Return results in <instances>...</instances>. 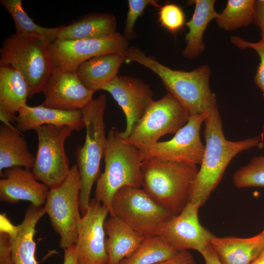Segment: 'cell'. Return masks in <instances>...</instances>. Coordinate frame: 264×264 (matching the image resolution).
<instances>
[{
    "instance_id": "obj_33",
    "label": "cell",
    "mask_w": 264,
    "mask_h": 264,
    "mask_svg": "<svg viewBox=\"0 0 264 264\" xmlns=\"http://www.w3.org/2000/svg\"><path fill=\"white\" fill-rule=\"evenodd\" d=\"M230 42L240 49L251 48L259 56L260 62L254 77V81L263 92L264 96V40H261L257 42L253 43L247 42L238 36H231ZM263 129L264 131V125Z\"/></svg>"
},
{
    "instance_id": "obj_29",
    "label": "cell",
    "mask_w": 264,
    "mask_h": 264,
    "mask_svg": "<svg viewBox=\"0 0 264 264\" xmlns=\"http://www.w3.org/2000/svg\"><path fill=\"white\" fill-rule=\"evenodd\" d=\"M255 0H228L216 19L219 27L232 31L248 26L254 22Z\"/></svg>"
},
{
    "instance_id": "obj_32",
    "label": "cell",
    "mask_w": 264,
    "mask_h": 264,
    "mask_svg": "<svg viewBox=\"0 0 264 264\" xmlns=\"http://www.w3.org/2000/svg\"><path fill=\"white\" fill-rule=\"evenodd\" d=\"M129 9L127 14L123 36L128 41L135 38L134 32L135 23L148 5L160 8L161 5L154 0H129Z\"/></svg>"
},
{
    "instance_id": "obj_40",
    "label": "cell",
    "mask_w": 264,
    "mask_h": 264,
    "mask_svg": "<svg viewBox=\"0 0 264 264\" xmlns=\"http://www.w3.org/2000/svg\"><path fill=\"white\" fill-rule=\"evenodd\" d=\"M261 233L264 234V229L261 232Z\"/></svg>"
},
{
    "instance_id": "obj_21",
    "label": "cell",
    "mask_w": 264,
    "mask_h": 264,
    "mask_svg": "<svg viewBox=\"0 0 264 264\" xmlns=\"http://www.w3.org/2000/svg\"><path fill=\"white\" fill-rule=\"evenodd\" d=\"M210 244L222 264H250L264 250V234L248 238L215 237Z\"/></svg>"
},
{
    "instance_id": "obj_28",
    "label": "cell",
    "mask_w": 264,
    "mask_h": 264,
    "mask_svg": "<svg viewBox=\"0 0 264 264\" xmlns=\"http://www.w3.org/2000/svg\"><path fill=\"white\" fill-rule=\"evenodd\" d=\"M179 252L159 236L146 238L140 246L119 264H157L169 260Z\"/></svg>"
},
{
    "instance_id": "obj_39",
    "label": "cell",
    "mask_w": 264,
    "mask_h": 264,
    "mask_svg": "<svg viewBox=\"0 0 264 264\" xmlns=\"http://www.w3.org/2000/svg\"><path fill=\"white\" fill-rule=\"evenodd\" d=\"M250 264H264V250Z\"/></svg>"
},
{
    "instance_id": "obj_19",
    "label": "cell",
    "mask_w": 264,
    "mask_h": 264,
    "mask_svg": "<svg viewBox=\"0 0 264 264\" xmlns=\"http://www.w3.org/2000/svg\"><path fill=\"white\" fill-rule=\"evenodd\" d=\"M29 93L27 84L16 69L0 66V119L2 123L15 122L16 113L27 105Z\"/></svg>"
},
{
    "instance_id": "obj_30",
    "label": "cell",
    "mask_w": 264,
    "mask_h": 264,
    "mask_svg": "<svg viewBox=\"0 0 264 264\" xmlns=\"http://www.w3.org/2000/svg\"><path fill=\"white\" fill-rule=\"evenodd\" d=\"M233 179L238 188L264 187V155L252 157L234 173Z\"/></svg>"
},
{
    "instance_id": "obj_5",
    "label": "cell",
    "mask_w": 264,
    "mask_h": 264,
    "mask_svg": "<svg viewBox=\"0 0 264 264\" xmlns=\"http://www.w3.org/2000/svg\"><path fill=\"white\" fill-rule=\"evenodd\" d=\"M106 95L101 94L81 110L86 135L84 144L77 148L75 154L81 184L79 204L82 216L89 205L91 189L99 177L101 160L106 147Z\"/></svg>"
},
{
    "instance_id": "obj_6",
    "label": "cell",
    "mask_w": 264,
    "mask_h": 264,
    "mask_svg": "<svg viewBox=\"0 0 264 264\" xmlns=\"http://www.w3.org/2000/svg\"><path fill=\"white\" fill-rule=\"evenodd\" d=\"M48 44L34 36L15 33L6 38L0 49V66L18 70L28 87L29 98L43 92L54 66Z\"/></svg>"
},
{
    "instance_id": "obj_16",
    "label": "cell",
    "mask_w": 264,
    "mask_h": 264,
    "mask_svg": "<svg viewBox=\"0 0 264 264\" xmlns=\"http://www.w3.org/2000/svg\"><path fill=\"white\" fill-rule=\"evenodd\" d=\"M44 107L81 110L93 99L94 91L86 88L75 72L54 68L44 90Z\"/></svg>"
},
{
    "instance_id": "obj_23",
    "label": "cell",
    "mask_w": 264,
    "mask_h": 264,
    "mask_svg": "<svg viewBox=\"0 0 264 264\" xmlns=\"http://www.w3.org/2000/svg\"><path fill=\"white\" fill-rule=\"evenodd\" d=\"M117 21L110 13H90L67 25L59 26L57 39H102L116 32Z\"/></svg>"
},
{
    "instance_id": "obj_15",
    "label": "cell",
    "mask_w": 264,
    "mask_h": 264,
    "mask_svg": "<svg viewBox=\"0 0 264 264\" xmlns=\"http://www.w3.org/2000/svg\"><path fill=\"white\" fill-rule=\"evenodd\" d=\"M199 207L189 201L179 214L168 220L159 236L179 252L192 249L201 254L215 236L200 224Z\"/></svg>"
},
{
    "instance_id": "obj_20",
    "label": "cell",
    "mask_w": 264,
    "mask_h": 264,
    "mask_svg": "<svg viewBox=\"0 0 264 264\" xmlns=\"http://www.w3.org/2000/svg\"><path fill=\"white\" fill-rule=\"evenodd\" d=\"M105 246L108 264H119L132 254L146 238L115 216H110L104 223Z\"/></svg>"
},
{
    "instance_id": "obj_22",
    "label": "cell",
    "mask_w": 264,
    "mask_h": 264,
    "mask_svg": "<svg viewBox=\"0 0 264 264\" xmlns=\"http://www.w3.org/2000/svg\"><path fill=\"white\" fill-rule=\"evenodd\" d=\"M45 214L43 206L31 204L26 210L23 220L16 231L9 235L15 264H37L35 259L36 226Z\"/></svg>"
},
{
    "instance_id": "obj_9",
    "label": "cell",
    "mask_w": 264,
    "mask_h": 264,
    "mask_svg": "<svg viewBox=\"0 0 264 264\" xmlns=\"http://www.w3.org/2000/svg\"><path fill=\"white\" fill-rule=\"evenodd\" d=\"M35 131L38 146L31 171L37 180L49 189L54 188L69 172L65 143L74 130L67 126L44 125Z\"/></svg>"
},
{
    "instance_id": "obj_2",
    "label": "cell",
    "mask_w": 264,
    "mask_h": 264,
    "mask_svg": "<svg viewBox=\"0 0 264 264\" xmlns=\"http://www.w3.org/2000/svg\"><path fill=\"white\" fill-rule=\"evenodd\" d=\"M125 62H134L150 69L161 79L168 92L184 106L190 116L208 115L218 110L216 96L210 89L209 66L202 65L190 71L172 69L139 48L130 46Z\"/></svg>"
},
{
    "instance_id": "obj_13",
    "label": "cell",
    "mask_w": 264,
    "mask_h": 264,
    "mask_svg": "<svg viewBox=\"0 0 264 264\" xmlns=\"http://www.w3.org/2000/svg\"><path fill=\"white\" fill-rule=\"evenodd\" d=\"M109 209L95 198L90 200L77 225L78 264H108L104 223Z\"/></svg>"
},
{
    "instance_id": "obj_35",
    "label": "cell",
    "mask_w": 264,
    "mask_h": 264,
    "mask_svg": "<svg viewBox=\"0 0 264 264\" xmlns=\"http://www.w3.org/2000/svg\"><path fill=\"white\" fill-rule=\"evenodd\" d=\"M254 22L261 30V40H264V0H255Z\"/></svg>"
},
{
    "instance_id": "obj_18",
    "label": "cell",
    "mask_w": 264,
    "mask_h": 264,
    "mask_svg": "<svg viewBox=\"0 0 264 264\" xmlns=\"http://www.w3.org/2000/svg\"><path fill=\"white\" fill-rule=\"evenodd\" d=\"M15 122L20 132L35 130L44 125L67 126L74 131L85 128L81 110H66L43 106L26 105L18 112Z\"/></svg>"
},
{
    "instance_id": "obj_14",
    "label": "cell",
    "mask_w": 264,
    "mask_h": 264,
    "mask_svg": "<svg viewBox=\"0 0 264 264\" xmlns=\"http://www.w3.org/2000/svg\"><path fill=\"white\" fill-rule=\"evenodd\" d=\"M101 90L110 93L124 113L126 127L120 133L123 139L127 138L154 101L153 91L139 79L118 75Z\"/></svg>"
},
{
    "instance_id": "obj_31",
    "label": "cell",
    "mask_w": 264,
    "mask_h": 264,
    "mask_svg": "<svg viewBox=\"0 0 264 264\" xmlns=\"http://www.w3.org/2000/svg\"><path fill=\"white\" fill-rule=\"evenodd\" d=\"M158 15L161 25L172 33L179 31L186 24L183 10L175 3H166L161 6Z\"/></svg>"
},
{
    "instance_id": "obj_4",
    "label": "cell",
    "mask_w": 264,
    "mask_h": 264,
    "mask_svg": "<svg viewBox=\"0 0 264 264\" xmlns=\"http://www.w3.org/2000/svg\"><path fill=\"white\" fill-rule=\"evenodd\" d=\"M105 166L96 181L95 198L111 212L115 193L124 186L141 188L142 160L139 149L125 142L116 128L107 136L104 152Z\"/></svg>"
},
{
    "instance_id": "obj_1",
    "label": "cell",
    "mask_w": 264,
    "mask_h": 264,
    "mask_svg": "<svg viewBox=\"0 0 264 264\" xmlns=\"http://www.w3.org/2000/svg\"><path fill=\"white\" fill-rule=\"evenodd\" d=\"M205 151L192 188L190 202L203 205L221 180L231 160L240 153L263 147V135L233 141L225 138L219 110L204 122Z\"/></svg>"
},
{
    "instance_id": "obj_27",
    "label": "cell",
    "mask_w": 264,
    "mask_h": 264,
    "mask_svg": "<svg viewBox=\"0 0 264 264\" xmlns=\"http://www.w3.org/2000/svg\"><path fill=\"white\" fill-rule=\"evenodd\" d=\"M0 3L11 16L16 34L36 37L48 44L57 39L59 26L47 28L35 23L25 12L21 0H0Z\"/></svg>"
},
{
    "instance_id": "obj_10",
    "label": "cell",
    "mask_w": 264,
    "mask_h": 264,
    "mask_svg": "<svg viewBox=\"0 0 264 264\" xmlns=\"http://www.w3.org/2000/svg\"><path fill=\"white\" fill-rule=\"evenodd\" d=\"M189 117L181 103L167 92L152 102L130 136L122 139L140 149L158 142L166 134H175L187 123Z\"/></svg>"
},
{
    "instance_id": "obj_37",
    "label": "cell",
    "mask_w": 264,
    "mask_h": 264,
    "mask_svg": "<svg viewBox=\"0 0 264 264\" xmlns=\"http://www.w3.org/2000/svg\"><path fill=\"white\" fill-rule=\"evenodd\" d=\"M201 254L204 259L205 264H222L211 244Z\"/></svg>"
},
{
    "instance_id": "obj_34",
    "label": "cell",
    "mask_w": 264,
    "mask_h": 264,
    "mask_svg": "<svg viewBox=\"0 0 264 264\" xmlns=\"http://www.w3.org/2000/svg\"><path fill=\"white\" fill-rule=\"evenodd\" d=\"M0 264H15L9 235L0 232Z\"/></svg>"
},
{
    "instance_id": "obj_3",
    "label": "cell",
    "mask_w": 264,
    "mask_h": 264,
    "mask_svg": "<svg viewBox=\"0 0 264 264\" xmlns=\"http://www.w3.org/2000/svg\"><path fill=\"white\" fill-rule=\"evenodd\" d=\"M197 165L159 160L143 161V189L172 216L179 214L190 201L198 172Z\"/></svg>"
},
{
    "instance_id": "obj_36",
    "label": "cell",
    "mask_w": 264,
    "mask_h": 264,
    "mask_svg": "<svg viewBox=\"0 0 264 264\" xmlns=\"http://www.w3.org/2000/svg\"><path fill=\"white\" fill-rule=\"evenodd\" d=\"M157 264H197L193 256L187 251L178 253L174 257Z\"/></svg>"
},
{
    "instance_id": "obj_17",
    "label": "cell",
    "mask_w": 264,
    "mask_h": 264,
    "mask_svg": "<svg viewBox=\"0 0 264 264\" xmlns=\"http://www.w3.org/2000/svg\"><path fill=\"white\" fill-rule=\"evenodd\" d=\"M0 176V201L15 204L25 200L35 206L44 205L49 188L36 179L31 169L14 167L4 170Z\"/></svg>"
},
{
    "instance_id": "obj_7",
    "label": "cell",
    "mask_w": 264,
    "mask_h": 264,
    "mask_svg": "<svg viewBox=\"0 0 264 264\" xmlns=\"http://www.w3.org/2000/svg\"><path fill=\"white\" fill-rule=\"evenodd\" d=\"M110 216H115L146 238L159 236L173 216L142 188L124 186L114 194Z\"/></svg>"
},
{
    "instance_id": "obj_24",
    "label": "cell",
    "mask_w": 264,
    "mask_h": 264,
    "mask_svg": "<svg viewBox=\"0 0 264 264\" xmlns=\"http://www.w3.org/2000/svg\"><path fill=\"white\" fill-rule=\"evenodd\" d=\"M124 62V54L100 55L82 64L75 73L86 88L95 92L101 90L105 85L117 76L119 69Z\"/></svg>"
},
{
    "instance_id": "obj_26",
    "label": "cell",
    "mask_w": 264,
    "mask_h": 264,
    "mask_svg": "<svg viewBox=\"0 0 264 264\" xmlns=\"http://www.w3.org/2000/svg\"><path fill=\"white\" fill-rule=\"evenodd\" d=\"M191 2L195 4V10L192 18L186 23L189 30L183 51V56L189 59H195L203 52L204 31L211 21L218 15L214 8V0H196Z\"/></svg>"
},
{
    "instance_id": "obj_12",
    "label": "cell",
    "mask_w": 264,
    "mask_h": 264,
    "mask_svg": "<svg viewBox=\"0 0 264 264\" xmlns=\"http://www.w3.org/2000/svg\"><path fill=\"white\" fill-rule=\"evenodd\" d=\"M129 47V41L118 32L102 39H56L48 45L54 68L70 72H75L82 64L98 55H125Z\"/></svg>"
},
{
    "instance_id": "obj_38",
    "label": "cell",
    "mask_w": 264,
    "mask_h": 264,
    "mask_svg": "<svg viewBox=\"0 0 264 264\" xmlns=\"http://www.w3.org/2000/svg\"><path fill=\"white\" fill-rule=\"evenodd\" d=\"M63 264H78L75 245H72L64 250Z\"/></svg>"
},
{
    "instance_id": "obj_8",
    "label": "cell",
    "mask_w": 264,
    "mask_h": 264,
    "mask_svg": "<svg viewBox=\"0 0 264 264\" xmlns=\"http://www.w3.org/2000/svg\"><path fill=\"white\" fill-rule=\"evenodd\" d=\"M80 180L76 164L70 167L63 182L49 189L44 206L54 231L60 237V246L65 250L75 244L80 214Z\"/></svg>"
},
{
    "instance_id": "obj_11",
    "label": "cell",
    "mask_w": 264,
    "mask_h": 264,
    "mask_svg": "<svg viewBox=\"0 0 264 264\" xmlns=\"http://www.w3.org/2000/svg\"><path fill=\"white\" fill-rule=\"evenodd\" d=\"M208 115L190 116L187 123L170 140L139 149L142 161L154 159L201 164L205 145L200 137V130Z\"/></svg>"
},
{
    "instance_id": "obj_25",
    "label": "cell",
    "mask_w": 264,
    "mask_h": 264,
    "mask_svg": "<svg viewBox=\"0 0 264 264\" xmlns=\"http://www.w3.org/2000/svg\"><path fill=\"white\" fill-rule=\"evenodd\" d=\"M34 159L21 132L11 124L2 123L0 126V174L4 170L14 167L31 169Z\"/></svg>"
}]
</instances>
